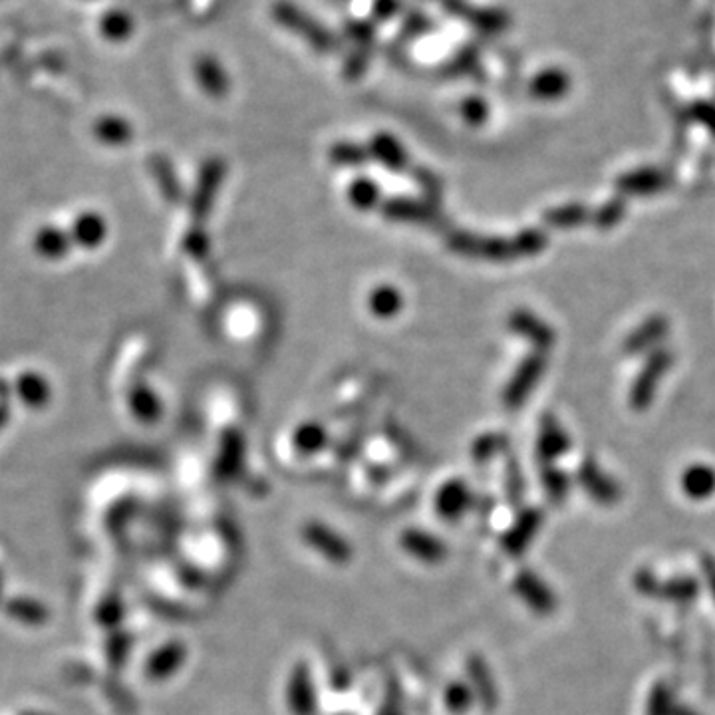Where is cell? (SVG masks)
<instances>
[{
	"label": "cell",
	"mask_w": 715,
	"mask_h": 715,
	"mask_svg": "<svg viewBox=\"0 0 715 715\" xmlns=\"http://www.w3.org/2000/svg\"><path fill=\"white\" fill-rule=\"evenodd\" d=\"M366 151L360 149V147H354V145H340L332 151V161L340 163V165H360L366 161Z\"/></svg>",
	"instance_id": "17"
},
{
	"label": "cell",
	"mask_w": 715,
	"mask_h": 715,
	"mask_svg": "<svg viewBox=\"0 0 715 715\" xmlns=\"http://www.w3.org/2000/svg\"><path fill=\"white\" fill-rule=\"evenodd\" d=\"M569 88V78L561 70H545L533 80V92L537 98L545 100H555L563 96Z\"/></svg>",
	"instance_id": "7"
},
{
	"label": "cell",
	"mask_w": 715,
	"mask_h": 715,
	"mask_svg": "<svg viewBox=\"0 0 715 715\" xmlns=\"http://www.w3.org/2000/svg\"><path fill=\"white\" fill-rule=\"evenodd\" d=\"M515 590L533 610H537L541 614H547L555 608L553 592L539 576H535L531 571H523L519 574V578L515 582Z\"/></svg>",
	"instance_id": "5"
},
{
	"label": "cell",
	"mask_w": 715,
	"mask_h": 715,
	"mask_svg": "<svg viewBox=\"0 0 715 715\" xmlns=\"http://www.w3.org/2000/svg\"><path fill=\"white\" fill-rule=\"evenodd\" d=\"M134 408L138 412V416L143 420H153L157 416V402L149 392H140L134 396Z\"/></svg>",
	"instance_id": "18"
},
{
	"label": "cell",
	"mask_w": 715,
	"mask_h": 715,
	"mask_svg": "<svg viewBox=\"0 0 715 715\" xmlns=\"http://www.w3.org/2000/svg\"><path fill=\"white\" fill-rule=\"evenodd\" d=\"M372 151L380 157V161H382L386 167H390V169H394V171L406 167V155H404L402 147L394 142V140L386 138V136L376 138Z\"/></svg>",
	"instance_id": "9"
},
{
	"label": "cell",
	"mask_w": 715,
	"mask_h": 715,
	"mask_svg": "<svg viewBox=\"0 0 715 715\" xmlns=\"http://www.w3.org/2000/svg\"><path fill=\"white\" fill-rule=\"evenodd\" d=\"M706 576H708V584H710V590L714 594L715 598V563H706Z\"/></svg>",
	"instance_id": "19"
},
{
	"label": "cell",
	"mask_w": 715,
	"mask_h": 715,
	"mask_svg": "<svg viewBox=\"0 0 715 715\" xmlns=\"http://www.w3.org/2000/svg\"><path fill=\"white\" fill-rule=\"evenodd\" d=\"M350 199L360 209H370L378 201V187L368 179H358L350 189Z\"/></svg>",
	"instance_id": "14"
},
{
	"label": "cell",
	"mask_w": 715,
	"mask_h": 715,
	"mask_svg": "<svg viewBox=\"0 0 715 715\" xmlns=\"http://www.w3.org/2000/svg\"><path fill=\"white\" fill-rule=\"evenodd\" d=\"M294 443H296V447H298L300 451L312 453V451H316V449L322 447V443H324V431H322V428H318V426H304V428H300V431L296 433Z\"/></svg>",
	"instance_id": "15"
},
{
	"label": "cell",
	"mask_w": 715,
	"mask_h": 715,
	"mask_svg": "<svg viewBox=\"0 0 715 715\" xmlns=\"http://www.w3.org/2000/svg\"><path fill=\"white\" fill-rule=\"evenodd\" d=\"M104 233H106V227H104L102 219L96 215H86L78 221L74 235L82 245L94 247L104 239Z\"/></svg>",
	"instance_id": "11"
},
{
	"label": "cell",
	"mask_w": 715,
	"mask_h": 715,
	"mask_svg": "<svg viewBox=\"0 0 715 715\" xmlns=\"http://www.w3.org/2000/svg\"><path fill=\"white\" fill-rule=\"evenodd\" d=\"M283 702L288 715H316V686L306 662H296L285 680Z\"/></svg>",
	"instance_id": "2"
},
{
	"label": "cell",
	"mask_w": 715,
	"mask_h": 715,
	"mask_svg": "<svg viewBox=\"0 0 715 715\" xmlns=\"http://www.w3.org/2000/svg\"><path fill=\"white\" fill-rule=\"evenodd\" d=\"M443 704L449 712H455V714H463L471 708L473 704V694L469 690V686H465L463 682H453L447 690H445V696H443Z\"/></svg>",
	"instance_id": "12"
},
{
	"label": "cell",
	"mask_w": 715,
	"mask_h": 715,
	"mask_svg": "<svg viewBox=\"0 0 715 715\" xmlns=\"http://www.w3.org/2000/svg\"><path fill=\"white\" fill-rule=\"evenodd\" d=\"M300 543L332 567H346L354 559L352 545L338 531L326 527L324 523H306L300 529Z\"/></svg>",
	"instance_id": "1"
},
{
	"label": "cell",
	"mask_w": 715,
	"mask_h": 715,
	"mask_svg": "<svg viewBox=\"0 0 715 715\" xmlns=\"http://www.w3.org/2000/svg\"><path fill=\"white\" fill-rule=\"evenodd\" d=\"M686 493L694 499H706L712 495V491L715 489V473L712 469L700 465V467H694L686 473L684 481H682Z\"/></svg>",
	"instance_id": "8"
},
{
	"label": "cell",
	"mask_w": 715,
	"mask_h": 715,
	"mask_svg": "<svg viewBox=\"0 0 715 715\" xmlns=\"http://www.w3.org/2000/svg\"><path fill=\"white\" fill-rule=\"evenodd\" d=\"M467 501H469L467 487L459 481H451L439 491L435 499V507L441 517L457 519L467 509Z\"/></svg>",
	"instance_id": "6"
},
{
	"label": "cell",
	"mask_w": 715,
	"mask_h": 715,
	"mask_svg": "<svg viewBox=\"0 0 715 715\" xmlns=\"http://www.w3.org/2000/svg\"><path fill=\"white\" fill-rule=\"evenodd\" d=\"M398 545L404 555H408L412 561L426 565V567L441 565L447 559L445 543L441 539H437L433 533L422 531V529H406L400 535Z\"/></svg>",
	"instance_id": "3"
},
{
	"label": "cell",
	"mask_w": 715,
	"mask_h": 715,
	"mask_svg": "<svg viewBox=\"0 0 715 715\" xmlns=\"http://www.w3.org/2000/svg\"><path fill=\"white\" fill-rule=\"evenodd\" d=\"M402 306V298H400V292H396L394 288H378L374 294H372V308L382 314V316H390L394 314L396 310H400Z\"/></svg>",
	"instance_id": "13"
},
{
	"label": "cell",
	"mask_w": 715,
	"mask_h": 715,
	"mask_svg": "<svg viewBox=\"0 0 715 715\" xmlns=\"http://www.w3.org/2000/svg\"><path fill=\"white\" fill-rule=\"evenodd\" d=\"M672 692L666 690L664 686H658L652 694H650V700H648V710L646 714L648 715H672Z\"/></svg>",
	"instance_id": "16"
},
{
	"label": "cell",
	"mask_w": 715,
	"mask_h": 715,
	"mask_svg": "<svg viewBox=\"0 0 715 715\" xmlns=\"http://www.w3.org/2000/svg\"><path fill=\"white\" fill-rule=\"evenodd\" d=\"M537 527H539V517L535 513L523 515V519L517 523V527L511 533H507V537H505V541L515 539L513 543L507 545V549L509 551H521L523 547H527L531 543Z\"/></svg>",
	"instance_id": "10"
},
{
	"label": "cell",
	"mask_w": 715,
	"mask_h": 715,
	"mask_svg": "<svg viewBox=\"0 0 715 715\" xmlns=\"http://www.w3.org/2000/svg\"><path fill=\"white\" fill-rule=\"evenodd\" d=\"M189 658L187 646L179 640L161 644L147 660V678L155 682H167L181 672Z\"/></svg>",
	"instance_id": "4"
}]
</instances>
